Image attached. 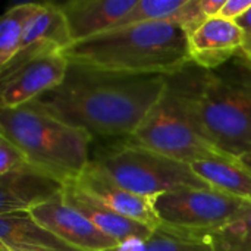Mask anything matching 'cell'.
<instances>
[{
  "label": "cell",
  "instance_id": "cb8c5ba5",
  "mask_svg": "<svg viewBox=\"0 0 251 251\" xmlns=\"http://www.w3.org/2000/svg\"><path fill=\"white\" fill-rule=\"evenodd\" d=\"M241 32H243V43H241V49H240V53L251 62V7L244 13L241 15L240 18H237L234 21Z\"/></svg>",
  "mask_w": 251,
  "mask_h": 251
},
{
  "label": "cell",
  "instance_id": "7c38bea8",
  "mask_svg": "<svg viewBox=\"0 0 251 251\" xmlns=\"http://www.w3.org/2000/svg\"><path fill=\"white\" fill-rule=\"evenodd\" d=\"M76 182L85 191L97 197L100 201H103L113 212L122 215L124 218L143 224L153 231L160 226L153 201L150 199L137 196L125 190L91 162L76 179Z\"/></svg>",
  "mask_w": 251,
  "mask_h": 251
},
{
  "label": "cell",
  "instance_id": "ac0fdd59",
  "mask_svg": "<svg viewBox=\"0 0 251 251\" xmlns=\"http://www.w3.org/2000/svg\"><path fill=\"white\" fill-rule=\"evenodd\" d=\"M40 3H19L9 7L0 21V68H4L19 51L24 32Z\"/></svg>",
  "mask_w": 251,
  "mask_h": 251
},
{
  "label": "cell",
  "instance_id": "5b68a950",
  "mask_svg": "<svg viewBox=\"0 0 251 251\" xmlns=\"http://www.w3.org/2000/svg\"><path fill=\"white\" fill-rule=\"evenodd\" d=\"M200 124L204 137L224 154L238 159L251 153V62L240 51L207 71Z\"/></svg>",
  "mask_w": 251,
  "mask_h": 251
},
{
  "label": "cell",
  "instance_id": "4316f807",
  "mask_svg": "<svg viewBox=\"0 0 251 251\" xmlns=\"http://www.w3.org/2000/svg\"><path fill=\"white\" fill-rule=\"evenodd\" d=\"M238 162H240L244 168H247V169L251 172V153L250 154H244V156L238 157Z\"/></svg>",
  "mask_w": 251,
  "mask_h": 251
},
{
  "label": "cell",
  "instance_id": "2e32d148",
  "mask_svg": "<svg viewBox=\"0 0 251 251\" xmlns=\"http://www.w3.org/2000/svg\"><path fill=\"white\" fill-rule=\"evenodd\" d=\"M0 244L10 251H81L38 224L29 212L0 215Z\"/></svg>",
  "mask_w": 251,
  "mask_h": 251
},
{
  "label": "cell",
  "instance_id": "83f0119b",
  "mask_svg": "<svg viewBox=\"0 0 251 251\" xmlns=\"http://www.w3.org/2000/svg\"><path fill=\"white\" fill-rule=\"evenodd\" d=\"M0 251H10V250H9L7 247H4V246H1V244H0Z\"/></svg>",
  "mask_w": 251,
  "mask_h": 251
},
{
  "label": "cell",
  "instance_id": "4fadbf2b",
  "mask_svg": "<svg viewBox=\"0 0 251 251\" xmlns=\"http://www.w3.org/2000/svg\"><path fill=\"white\" fill-rule=\"evenodd\" d=\"M63 200L88 219L96 228L116 240L119 244H125L135 240H146L154 231L143 224L126 219L122 215L113 212L109 206L100 201L97 197L85 191L76 181H71L63 188Z\"/></svg>",
  "mask_w": 251,
  "mask_h": 251
},
{
  "label": "cell",
  "instance_id": "8992f818",
  "mask_svg": "<svg viewBox=\"0 0 251 251\" xmlns=\"http://www.w3.org/2000/svg\"><path fill=\"white\" fill-rule=\"evenodd\" d=\"M91 163L125 190L150 200L184 188H212L193 171L191 165L129 141L97 150Z\"/></svg>",
  "mask_w": 251,
  "mask_h": 251
},
{
  "label": "cell",
  "instance_id": "d6986e66",
  "mask_svg": "<svg viewBox=\"0 0 251 251\" xmlns=\"http://www.w3.org/2000/svg\"><path fill=\"white\" fill-rule=\"evenodd\" d=\"M112 251H213L204 240L157 228L149 238L121 244Z\"/></svg>",
  "mask_w": 251,
  "mask_h": 251
},
{
  "label": "cell",
  "instance_id": "5bb4252c",
  "mask_svg": "<svg viewBox=\"0 0 251 251\" xmlns=\"http://www.w3.org/2000/svg\"><path fill=\"white\" fill-rule=\"evenodd\" d=\"M241 43L243 32L234 21L209 18L188 35L190 59L200 68L213 71L228 63L240 51Z\"/></svg>",
  "mask_w": 251,
  "mask_h": 251
},
{
  "label": "cell",
  "instance_id": "e0dca14e",
  "mask_svg": "<svg viewBox=\"0 0 251 251\" xmlns=\"http://www.w3.org/2000/svg\"><path fill=\"white\" fill-rule=\"evenodd\" d=\"M191 168L213 190L244 201H251V172L238 162V159L218 157L200 160L193 163Z\"/></svg>",
  "mask_w": 251,
  "mask_h": 251
},
{
  "label": "cell",
  "instance_id": "9a60e30c",
  "mask_svg": "<svg viewBox=\"0 0 251 251\" xmlns=\"http://www.w3.org/2000/svg\"><path fill=\"white\" fill-rule=\"evenodd\" d=\"M137 0H71L59 4L74 43L109 31L121 21Z\"/></svg>",
  "mask_w": 251,
  "mask_h": 251
},
{
  "label": "cell",
  "instance_id": "ba28073f",
  "mask_svg": "<svg viewBox=\"0 0 251 251\" xmlns=\"http://www.w3.org/2000/svg\"><path fill=\"white\" fill-rule=\"evenodd\" d=\"M69 68L62 51L35 56L1 74V109H15L37 100L62 84Z\"/></svg>",
  "mask_w": 251,
  "mask_h": 251
},
{
  "label": "cell",
  "instance_id": "ffe728a7",
  "mask_svg": "<svg viewBox=\"0 0 251 251\" xmlns=\"http://www.w3.org/2000/svg\"><path fill=\"white\" fill-rule=\"evenodd\" d=\"M213 251H251V201L226 226L206 237Z\"/></svg>",
  "mask_w": 251,
  "mask_h": 251
},
{
  "label": "cell",
  "instance_id": "277c9868",
  "mask_svg": "<svg viewBox=\"0 0 251 251\" xmlns=\"http://www.w3.org/2000/svg\"><path fill=\"white\" fill-rule=\"evenodd\" d=\"M0 135L16 144L32 166L65 184L76 181L91 162V135L54 118L35 100L1 109Z\"/></svg>",
  "mask_w": 251,
  "mask_h": 251
},
{
  "label": "cell",
  "instance_id": "9c48e42d",
  "mask_svg": "<svg viewBox=\"0 0 251 251\" xmlns=\"http://www.w3.org/2000/svg\"><path fill=\"white\" fill-rule=\"evenodd\" d=\"M29 215L69 246L81 251H112L121 244L96 228L79 212L57 196L29 212Z\"/></svg>",
  "mask_w": 251,
  "mask_h": 251
},
{
  "label": "cell",
  "instance_id": "6da1fadb",
  "mask_svg": "<svg viewBox=\"0 0 251 251\" xmlns=\"http://www.w3.org/2000/svg\"><path fill=\"white\" fill-rule=\"evenodd\" d=\"M166 75H125L69 63L65 79L35 101L91 138H129L157 103Z\"/></svg>",
  "mask_w": 251,
  "mask_h": 251
},
{
  "label": "cell",
  "instance_id": "52a82bcc",
  "mask_svg": "<svg viewBox=\"0 0 251 251\" xmlns=\"http://www.w3.org/2000/svg\"><path fill=\"white\" fill-rule=\"evenodd\" d=\"M151 201L159 228L204 241L231 224L250 203L213 188H184L160 194Z\"/></svg>",
  "mask_w": 251,
  "mask_h": 251
},
{
  "label": "cell",
  "instance_id": "44dd1931",
  "mask_svg": "<svg viewBox=\"0 0 251 251\" xmlns=\"http://www.w3.org/2000/svg\"><path fill=\"white\" fill-rule=\"evenodd\" d=\"M184 3L185 0H137L135 6L110 29L138 24L172 21L176 12L184 6Z\"/></svg>",
  "mask_w": 251,
  "mask_h": 251
},
{
  "label": "cell",
  "instance_id": "7402d4cb",
  "mask_svg": "<svg viewBox=\"0 0 251 251\" xmlns=\"http://www.w3.org/2000/svg\"><path fill=\"white\" fill-rule=\"evenodd\" d=\"M207 19L209 18L206 16L203 10L201 0H185L184 6L176 12V15L174 16L171 22L179 25L188 37L197 28H200Z\"/></svg>",
  "mask_w": 251,
  "mask_h": 251
},
{
  "label": "cell",
  "instance_id": "d4e9b609",
  "mask_svg": "<svg viewBox=\"0 0 251 251\" xmlns=\"http://www.w3.org/2000/svg\"><path fill=\"white\" fill-rule=\"evenodd\" d=\"M251 7V0H226L219 16L224 19L235 21L241 15H244Z\"/></svg>",
  "mask_w": 251,
  "mask_h": 251
},
{
  "label": "cell",
  "instance_id": "30bf717a",
  "mask_svg": "<svg viewBox=\"0 0 251 251\" xmlns=\"http://www.w3.org/2000/svg\"><path fill=\"white\" fill-rule=\"evenodd\" d=\"M65 185L31 163L0 175V215L31 212L60 196Z\"/></svg>",
  "mask_w": 251,
  "mask_h": 251
},
{
  "label": "cell",
  "instance_id": "8fae6325",
  "mask_svg": "<svg viewBox=\"0 0 251 251\" xmlns=\"http://www.w3.org/2000/svg\"><path fill=\"white\" fill-rule=\"evenodd\" d=\"M71 44H74V40L60 6L56 3H40L38 10L26 25L18 54L4 68H0V74L12 71L35 56L63 51Z\"/></svg>",
  "mask_w": 251,
  "mask_h": 251
},
{
  "label": "cell",
  "instance_id": "3957f363",
  "mask_svg": "<svg viewBox=\"0 0 251 251\" xmlns=\"http://www.w3.org/2000/svg\"><path fill=\"white\" fill-rule=\"evenodd\" d=\"M206 78L207 71L194 62L166 75V84L157 103L126 140L187 165L231 157L219 151L201 129L200 101Z\"/></svg>",
  "mask_w": 251,
  "mask_h": 251
},
{
  "label": "cell",
  "instance_id": "484cf974",
  "mask_svg": "<svg viewBox=\"0 0 251 251\" xmlns=\"http://www.w3.org/2000/svg\"><path fill=\"white\" fill-rule=\"evenodd\" d=\"M226 0H201V4H203V10L206 13L207 18H216L219 16L224 4H225Z\"/></svg>",
  "mask_w": 251,
  "mask_h": 251
},
{
  "label": "cell",
  "instance_id": "7a4b0ae2",
  "mask_svg": "<svg viewBox=\"0 0 251 251\" xmlns=\"http://www.w3.org/2000/svg\"><path fill=\"white\" fill-rule=\"evenodd\" d=\"M62 54L74 65L125 75H171L191 62L188 37L171 21L110 29Z\"/></svg>",
  "mask_w": 251,
  "mask_h": 251
},
{
  "label": "cell",
  "instance_id": "603a6c76",
  "mask_svg": "<svg viewBox=\"0 0 251 251\" xmlns=\"http://www.w3.org/2000/svg\"><path fill=\"white\" fill-rule=\"evenodd\" d=\"M29 165L25 153L6 137L0 135V175L18 171Z\"/></svg>",
  "mask_w": 251,
  "mask_h": 251
}]
</instances>
